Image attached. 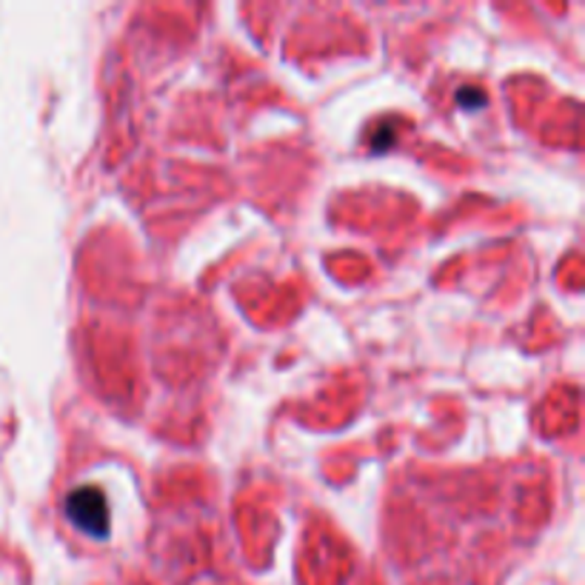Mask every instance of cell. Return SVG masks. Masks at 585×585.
Returning a JSON list of instances; mask_svg holds the SVG:
<instances>
[{
  "mask_svg": "<svg viewBox=\"0 0 585 585\" xmlns=\"http://www.w3.org/2000/svg\"><path fill=\"white\" fill-rule=\"evenodd\" d=\"M66 517L86 532L89 537H106L109 534V506L101 488L84 485L66 497Z\"/></svg>",
  "mask_w": 585,
  "mask_h": 585,
  "instance_id": "cell-1",
  "label": "cell"
}]
</instances>
